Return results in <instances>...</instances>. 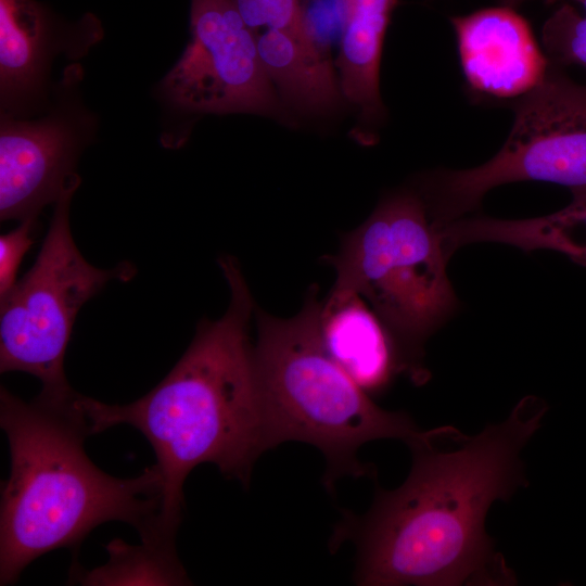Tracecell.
I'll list each match as a JSON object with an SVG mask.
<instances>
[{"label":"cell","instance_id":"cell-1","mask_svg":"<svg viewBox=\"0 0 586 586\" xmlns=\"http://www.w3.org/2000/svg\"><path fill=\"white\" fill-rule=\"evenodd\" d=\"M546 410L530 396L476 435L445 425L409 446L412 467L405 482L378 489L369 511L347 514L332 537L333 546L355 544L356 584H515L485 519L494 501L527 486L520 456Z\"/></svg>","mask_w":586,"mask_h":586},{"label":"cell","instance_id":"cell-2","mask_svg":"<svg viewBox=\"0 0 586 586\" xmlns=\"http://www.w3.org/2000/svg\"><path fill=\"white\" fill-rule=\"evenodd\" d=\"M219 266L230 289L228 309L199 322L184 354L153 390L126 405L78 395L91 434L128 424L150 442L162 476L157 528L168 538L176 536L183 482L193 468L213 463L247 485L256 460L270 449L250 337L254 301L239 263L224 256Z\"/></svg>","mask_w":586,"mask_h":586},{"label":"cell","instance_id":"cell-3","mask_svg":"<svg viewBox=\"0 0 586 586\" xmlns=\"http://www.w3.org/2000/svg\"><path fill=\"white\" fill-rule=\"evenodd\" d=\"M0 425L11 455V473L1 487L0 585L14 583L51 550L76 548L107 521L131 524L141 539L157 534L158 468L118 479L95 467L84 449L91 433L78 393H40L24 402L2 386Z\"/></svg>","mask_w":586,"mask_h":586},{"label":"cell","instance_id":"cell-4","mask_svg":"<svg viewBox=\"0 0 586 586\" xmlns=\"http://www.w3.org/2000/svg\"><path fill=\"white\" fill-rule=\"evenodd\" d=\"M322 301L313 285L301 310L279 318L255 308L254 364L270 449L286 442L314 445L324 456L328 488L343 476L371 475L359 448L396 438L408 446L426 433L409 416L372 402L327 353L319 327Z\"/></svg>","mask_w":586,"mask_h":586},{"label":"cell","instance_id":"cell-5","mask_svg":"<svg viewBox=\"0 0 586 586\" xmlns=\"http://www.w3.org/2000/svg\"><path fill=\"white\" fill-rule=\"evenodd\" d=\"M335 270L331 290L358 293L382 320L407 373L423 382V345L456 309L441 229L417 187L383 198L371 215L322 258Z\"/></svg>","mask_w":586,"mask_h":586},{"label":"cell","instance_id":"cell-6","mask_svg":"<svg viewBox=\"0 0 586 586\" xmlns=\"http://www.w3.org/2000/svg\"><path fill=\"white\" fill-rule=\"evenodd\" d=\"M515 181L586 190V85L555 64L517 103L511 132L493 158L474 168L425 174L416 186L441 228L475 211L491 189Z\"/></svg>","mask_w":586,"mask_h":586},{"label":"cell","instance_id":"cell-7","mask_svg":"<svg viewBox=\"0 0 586 586\" xmlns=\"http://www.w3.org/2000/svg\"><path fill=\"white\" fill-rule=\"evenodd\" d=\"M79 184L77 176L64 188L35 264L0 298V371L33 374L42 382L41 393L52 396L73 392L64 357L82 305L110 280L135 275L128 263L99 269L80 254L69 228V203Z\"/></svg>","mask_w":586,"mask_h":586},{"label":"cell","instance_id":"cell-8","mask_svg":"<svg viewBox=\"0 0 586 586\" xmlns=\"http://www.w3.org/2000/svg\"><path fill=\"white\" fill-rule=\"evenodd\" d=\"M190 30L186 50L161 84L169 104L188 113H250L294 124L265 71L257 34L233 0H192Z\"/></svg>","mask_w":586,"mask_h":586},{"label":"cell","instance_id":"cell-9","mask_svg":"<svg viewBox=\"0 0 586 586\" xmlns=\"http://www.w3.org/2000/svg\"><path fill=\"white\" fill-rule=\"evenodd\" d=\"M73 116L53 114L37 120L2 114L0 131V217L37 218L78 175L85 143Z\"/></svg>","mask_w":586,"mask_h":586},{"label":"cell","instance_id":"cell-10","mask_svg":"<svg viewBox=\"0 0 586 586\" xmlns=\"http://www.w3.org/2000/svg\"><path fill=\"white\" fill-rule=\"evenodd\" d=\"M464 77L475 92L497 99L524 97L549 67L528 23L510 7L451 17Z\"/></svg>","mask_w":586,"mask_h":586},{"label":"cell","instance_id":"cell-11","mask_svg":"<svg viewBox=\"0 0 586 586\" xmlns=\"http://www.w3.org/2000/svg\"><path fill=\"white\" fill-rule=\"evenodd\" d=\"M319 327L329 356L366 393L381 392L397 373H407L392 334L358 293L331 290Z\"/></svg>","mask_w":586,"mask_h":586},{"label":"cell","instance_id":"cell-12","mask_svg":"<svg viewBox=\"0 0 586 586\" xmlns=\"http://www.w3.org/2000/svg\"><path fill=\"white\" fill-rule=\"evenodd\" d=\"M55 23L35 0H0L2 114L12 116L39 97L53 54Z\"/></svg>","mask_w":586,"mask_h":586},{"label":"cell","instance_id":"cell-13","mask_svg":"<svg viewBox=\"0 0 586 586\" xmlns=\"http://www.w3.org/2000/svg\"><path fill=\"white\" fill-rule=\"evenodd\" d=\"M398 0H348V14L339 46L335 67L344 100L358 112L353 133L375 127L384 118L380 94L382 47Z\"/></svg>","mask_w":586,"mask_h":586},{"label":"cell","instance_id":"cell-14","mask_svg":"<svg viewBox=\"0 0 586 586\" xmlns=\"http://www.w3.org/2000/svg\"><path fill=\"white\" fill-rule=\"evenodd\" d=\"M573 201L546 216L527 219L461 217L441 228L447 255L473 242H498L530 252L552 250L586 266V190L573 192Z\"/></svg>","mask_w":586,"mask_h":586},{"label":"cell","instance_id":"cell-15","mask_svg":"<svg viewBox=\"0 0 586 586\" xmlns=\"http://www.w3.org/2000/svg\"><path fill=\"white\" fill-rule=\"evenodd\" d=\"M265 71L284 105L303 114L324 115L343 98L331 58L289 33L266 29L257 35Z\"/></svg>","mask_w":586,"mask_h":586},{"label":"cell","instance_id":"cell-16","mask_svg":"<svg viewBox=\"0 0 586 586\" xmlns=\"http://www.w3.org/2000/svg\"><path fill=\"white\" fill-rule=\"evenodd\" d=\"M106 564L86 571L73 565L69 581L82 585H190L175 548V542L142 540L131 546L120 539L106 547Z\"/></svg>","mask_w":586,"mask_h":586},{"label":"cell","instance_id":"cell-17","mask_svg":"<svg viewBox=\"0 0 586 586\" xmlns=\"http://www.w3.org/2000/svg\"><path fill=\"white\" fill-rule=\"evenodd\" d=\"M543 42L556 63L586 68V15L561 5L544 24Z\"/></svg>","mask_w":586,"mask_h":586},{"label":"cell","instance_id":"cell-18","mask_svg":"<svg viewBox=\"0 0 586 586\" xmlns=\"http://www.w3.org/2000/svg\"><path fill=\"white\" fill-rule=\"evenodd\" d=\"M304 30L315 49L330 56L340 46L348 14V0H301Z\"/></svg>","mask_w":586,"mask_h":586},{"label":"cell","instance_id":"cell-19","mask_svg":"<svg viewBox=\"0 0 586 586\" xmlns=\"http://www.w3.org/2000/svg\"><path fill=\"white\" fill-rule=\"evenodd\" d=\"M233 2L246 25L254 31L260 28L278 29L313 46L304 30L301 0H233Z\"/></svg>","mask_w":586,"mask_h":586},{"label":"cell","instance_id":"cell-20","mask_svg":"<svg viewBox=\"0 0 586 586\" xmlns=\"http://www.w3.org/2000/svg\"><path fill=\"white\" fill-rule=\"evenodd\" d=\"M36 224V218L24 219L17 228L0 238V298L16 283L20 264L34 242Z\"/></svg>","mask_w":586,"mask_h":586},{"label":"cell","instance_id":"cell-21","mask_svg":"<svg viewBox=\"0 0 586 586\" xmlns=\"http://www.w3.org/2000/svg\"><path fill=\"white\" fill-rule=\"evenodd\" d=\"M502 1L507 4V7H511V5L522 2L523 0H502Z\"/></svg>","mask_w":586,"mask_h":586},{"label":"cell","instance_id":"cell-22","mask_svg":"<svg viewBox=\"0 0 586 586\" xmlns=\"http://www.w3.org/2000/svg\"><path fill=\"white\" fill-rule=\"evenodd\" d=\"M550 1H556V0H550ZM574 1L579 2L586 9V0H574Z\"/></svg>","mask_w":586,"mask_h":586}]
</instances>
